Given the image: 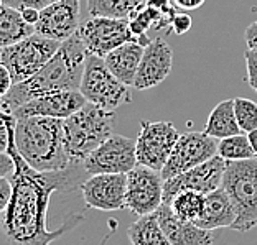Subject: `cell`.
<instances>
[{"label": "cell", "instance_id": "6da1fadb", "mask_svg": "<svg viewBox=\"0 0 257 245\" xmlns=\"http://www.w3.org/2000/svg\"><path fill=\"white\" fill-rule=\"evenodd\" d=\"M7 153L14 158L15 171L10 176L14 186L12 199L0 214V245H50L83 222L84 212H69L58 229L48 230L46 227L51 196L58 191L71 192L79 189L86 176H89L83 163L63 171L40 173L32 170L15 148L14 127ZM106 240L107 237L101 245Z\"/></svg>", "mask_w": 257, "mask_h": 245}, {"label": "cell", "instance_id": "7a4b0ae2", "mask_svg": "<svg viewBox=\"0 0 257 245\" xmlns=\"http://www.w3.org/2000/svg\"><path fill=\"white\" fill-rule=\"evenodd\" d=\"M87 51L79 33L64 40L55 56L37 74L12 86L7 96L0 99V110L12 115L32 99L56 91H79Z\"/></svg>", "mask_w": 257, "mask_h": 245}, {"label": "cell", "instance_id": "3957f363", "mask_svg": "<svg viewBox=\"0 0 257 245\" xmlns=\"http://www.w3.org/2000/svg\"><path fill=\"white\" fill-rule=\"evenodd\" d=\"M14 143L28 166L40 173L63 171L71 161L64 147L63 120L51 117L15 119Z\"/></svg>", "mask_w": 257, "mask_h": 245}, {"label": "cell", "instance_id": "277c9868", "mask_svg": "<svg viewBox=\"0 0 257 245\" xmlns=\"http://www.w3.org/2000/svg\"><path fill=\"white\" fill-rule=\"evenodd\" d=\"M114 133V112L86 102L79 110L63 120L66 153L74 163H83L86 156Z\"/></svg>", "mask_w": 257, "mask_h": 245}, {"label": "cell", "instance_id": "5b68a950", "mask_svg": "<svg viewBox=\"0 0 257 245\" xmlns=\"http://www.w3.org/2000/svg\"><path fill=\"white\" fill-rule=\"evenodd\" d=\"M221 186L236 211L231 230L246 234L257 227V156L242 161H226Z\"/></svg>", "mask_w": 257, "mask_h": 245}, {"label": "cell", "instance_id": "8992f818", "mask_svg": "<svg viewBox=\"0 0 257 245\" xmlns=\"http://www.w3.org/2000/svg\"><path fill=\"white\" fill-rule=\"evenodd\" d=\"M79 92L87 102L115 112L120 106L131 102V89L114 76L107 68L104 58L94 55L86 56L84 73L81 79Z\"/></svg>", "mask_w": 257, "mask_h": 245}, {"label": "cell", "instance_id": "52a82bcc", "mask_svg": "<svg viewBox=\"0 0 257 245\" xmlns=\"http://www.w3.org/2000/svg\"><path fill=\"white\" fill-rule=\"evenodd\" d=\"M61 42L33 33L22 42L0 50V63L9 69L14 84L37 74L55 56Z\"/></svg>", "mask_w": 257, "mask_h": 245}, {"label": "cell", "instance_id": "ba28073f", "mask_svg": "<svg viewBox=\"0 0 257 245\" xmlns=\"http://www.w3.org/2000/svg\"><path fill=\"white\" fill-rule=\"evenodd\" d=\"M180 133L172 122H140V130L136 138L137 165L162 171L172 155Z\"/></svg>", "mask_w": 257, "mask_h": 245}, {"label": "cell", "instance_id": "9c48e42d", "mask_svg": "<svg viewBox=\"0 0 257 245\" xmlns=\"http://www.w3.org/2000/svg\"><path fill=\"white\" fill-rule=\"evenodd\" d=\"M79 37L87 55L106 58L110 51L127 42H137L128 28L127 19L91 17L79 25Z\"/></svg>", "mask_w": 257, "mask_h": 245}, {"label": "cell", "instance_id": "30bf717a", "mask_svg": "<svg viewBox=\"0 0 257 245\" xmlns=\"http://www.w3.org/2000/svg\"><path fill=\"white\" fill-rule=\"evenodd\" d=\"M86 173L92 174H127L137 166L136 140L112 133L106 142L91 151L83 161Z\"/></svg>", "mask_w": 257, "mask_h": 245}, {"label": "cell", "instance_id": "8fae6325", "mask_svg": "<svg viewBox=\"0 0 257 245\" xmlns=\"http://www.w3.org/2000/svg\"><path fill=\"white\" fill-rule=\"evenodd\" d=\"M218 155V140L204 132H188L180 135L172 155L160 171L163 181L200 166Z\"/></svg>", "mask_w": 257, "mask_h": 245}, {"label": "cell", "instance_id": "7c38bea8", "mask_svg": "<svg viewBox=\"0 0 257 245\" xmlns=\"http://www.w3.org/2000/svg\"><path fill=\"white\" fill-rule=\"evenodd\" d=\"M163 204V178L160 171L137 165L127 173L125 209L137 217L157 212Z\"/></svg>", "mask_w": 257, "mask_h": 245}, {"label": "cell", "instance_id": "4fadbf2b", "mask_svg": "<svg viewBox=\"0 0 257 245\" xmlns=\"http://www.w3.org/2000/svg\"><path fill=\"white\" fill-rule=\"evenodd\" d=\"M226 171V160L216 155L200 166L185 171L178 176L163 181V204H170L172 199L182 191H196L208 194L223 184V176Z\"/></svg>", "mask_w": 257, "mask_h": 245}, {"label": "cell", "instance_id": "5bb4252c", "mask_svg": "<svg viewBox=\"0 0 257 245\" xmlns=\"http://www.w3.org/2000/svg\"><path fill=\"white\" fill-rule=\"evenodd\" d=\"M127 174H92L81 184V196L87 207L112 212L125 209Z\"/></svg>", "mask_w": 257, "mask_h": 245}, {"label": "cell", "instance_id": "9a60e30c", "mask_svg": "<svg viewBox=\"0 0 257 245\" xmlns=\"http://www.w3.org/2000/svg\"><path fill=\"white\" fill-rule=\"evenodd\" d=\"M79 0H55L40 10L35 33L64 42L79 30Z\"/></svg>", "mask_w": 257, "mask_h": 245}, {"label": "cell", "instance_id": "2e32d148", "mask_svg": "<svg viewBox=\"0 0 257 245\" xmlns=\"http://www.w3.org/2000/svg\"><path fill=\"white\" fill-rule=\"evenodd\" d=\"M87 101L79 91H56L38 96L15 110L14 119L23 117H51L64 120L79 110Z\"/></svg>", "mask_w": 257, "mask_h": 245}, {"label": "cell", "instance_id": "e0dca14e", "mask_svg": "<svg viewBox=\"0 0 257 245\" xmlns=\"http://www.w3.org/2000/svg\"><path fill=\"white\" fill-rule=\"evenodd\" d=\"M173 66V51L165 40L157 37L144 48L134 89L147 91L167 79Z\"/></svg>", "mask_w": 257, "mask_h": 245}, {"label": "cell", "instance_id": "ac0fdd59", "mask_svg": "<svg viewBox=\"0 0 257 245\" xmlns=\"http://www.w3.org/2000/svg\"><path fill=\"white\" fill-rule=\"evenodd\" d=\"M155 217L159 220L162 230L165 232L173 245H211L213 234L211 230L201 229L193 222H185L173 214L168 204H162L157 209Z\"/></svg>", "mask_w": 257, "mask_h": 245}, {"label": "cell", "instance_id": "d6986e66", "mask_svg": "<svg viewBox=\"0 0 257 245\" xmlns=\"http://www.w3.org/2000/svg\"><path fill=\"white\" fill-rule=\"evenodd\" d=\"M234 220H236V211L232 207V202L223 186L213 192H208L206 204H204V212L198 219L196 225L213 232L218 229H231Z\"/></svg>", "mask_w": 257, "mask_h": 245}, {"label": "cell", "instance_id": "ffe728a7", "mask_svg": "<svg viewBox=\"0 0 257 245\" xmlns=\"http://www.w3.org/2000/svg\"><path fill=\"white\" fill-rule=\"evenodd\" d=\"M144 48L145 46H142L139 42H127L120 45L119 48L112 50L104 58L107 68L114 73L115 78L128 87H132L134 81H136Z\"/></svg>", "mask_w": 257, "mask_h": 245}, {"label": "cell", "instance_id": "44dd1931", "mask_svg": "<svg viewBox=\"0 0 257 245\" xmlns=\"http://www.w3.org/2000/svg\"><path fill=\"white\" fill-rule=\"evenodd\" d=\"M203 132L216 140L237 135V133H244L241 132V128H239L237 119H236L234 99H226V101L219 102L218 106L211 110L206 124H204Z\"/></svg>", "mask_w": 257, "mask_h": 245}, {"label": "cell", "instance_id": "7402d4cb", "mask_svg": "<svg viewBox=\"0 0 257 245\" xmlns=\"http://www.w3.org/2000/svg\"><path fill=\"white\" fill-rule=\"evenodd\" d=\"M33 33L35 25H30L23 20L19 9L9 7V5L0 7V50L19 43Z\"/></svg>", "mask_w": 257, "mask_h": 245}, {"label": "cell", "instance_id": "603a6c76", "mask_svg": "<svg viewBox=\"0 0 257 245\" xmlns=\"http://www.w3.org/2000/svg\"><path fill=\"white\" fill-rule=\"evenodd\" d=\"M127 237L131 245H173L154 214L142 215L128 225Z\"/></svg>", "mask_w": 257, "mask_h": 245}, {"label": "cell", "instance_id": "cb8c5ba5", "mask_svg": "<svg viewBox=\"0 0 257 245\" xmlns=\"http://www.w3.org/2000/svg\"><path fill=\"white\" fill-rule=\"evenodd\" d=\"M147 0H87L91 17H110V19H131L142 10Z\"/></svg>", "mask_w": 257, "mask_h": 245}, {"label": "cell", "instance_id": "d4e9b609", "mask_svg": "<svg viewBox=\"0 0 257 245\" xmlns=\"http://www.w3.org/2000/svg\"><path fill=\"white\" fill-rule=\"evenodd\" d=\"M204 204H206V194L196 191H182L173 197L168 206L178 219L196 224L204 212Z\"/></svg>", "mask_w": 257, "mask_h": 245}, {"label": "cell", "instance_id": "484cf974", "mask_svg": "<svg viewBox=\"0 0 257 245\" xmlns=\"http://www.w3.org/2000/svg\"><path fill=\"white\" fill-rule=\"evenodd\" d=\"M218 155L226 161H242L255 158L254 148L246 133H237V135L221 138L218 142Z\"/></svg>", "mask_w": 257, "mask_h": 245}, {"label": "cell", "instance_id": "4316f807", "mask_svg": "<svg viewBox=\"0 0 257 245\" xmlns=\"http://www.w3.org/2000/svg\"><path fill=\"white\" fill-rule=\"evenodd\" d=\"M234 112L241 132L249 133L257 128V102L250 99L236 97L234 99Z\"/></svg>", "mask_w": 257, "mask_h": 245}, {"label": "cell", "instance_id": "83f0119b", "mask_svg": "<svg viewBox=\"0 0 257 245\" xmlns=\"http://www.w3.org/2000/svg\"><path fill=\"white\" fill-rule=\"evenodd\" d=\"M147 5L159 12L163 23H165L167 28L170 30L172 19L175 17V14H177V10H175L177 7H175V4L172 0H147Z\"/></svg>", "mask_w": 257, "mask_h": 245}, {"label": "cell", "instance_id": "f1b7e54d", "mask_svg": "<svg viewBox=\"0 0 257 245\" xmlns=\"http://www.w3.org/2000/svg\"><path fill=\"white\" fill-rule=\"evenodd\" d=\"M14 122H15L14 115L0 112V153H7Z\"/></svg>", "mask_w": 257, "mask_h": 245}, {"label": "cell", "instance_id": "f546056e", "mask_svg": "<svg viewBox=\"0 0 257 245\" xmlns=\"http://www.w3.org/2000/svg\"><path fill=\"white\" fill-rule=\"evenodd\" d=\"M244 60H246L247 66V76L246 83L257 92V50H249L244 53Z\"/></svg>", "mask_w": 257, "mask_h": 245}, {"label": "cell", "instance_id": "4dcf8cb0", "mask_svg": "<svg viewBox=\"0 0 257 245\" xmlns=\"http://www.w3.org/2000/svg\"><path fill=\"white\" fill-rule=\"evenodd\" d=\"M191 23H193L191 17L186 12H177L170 23V32L177 35H185L191 28Z\"/></svg>", "mask_w": 257, "mask_h": 245}, {"label": "cell", "instance_id": "1f68e13d", "mask_svg": "<svg viewBox=\"0 0 257 245\" xmlns=\"http://www.w3.org/2000/svg\"><path fill=\"white\" fill-rule=\"evenodd\" d=\"M4 5H9V7H14V9H27V7H33V9H38L42 10L46 5H50L51 2L55 0H2Z\"/></svg>", "mask_w": 257, "mask_h": 245}, {"label": "cell", "instance_id": "d6a6232c", "mask_svg": "<svg viewBox=\"0 0 257 245\" xmlns=\"http://www.w3.org/2000/svg\"><path fill=\"white\" fill-rule=\"evenodd\" d=\"M12 191H14L12 179L0 178V214H2L5 211V207L9 206V202L12 199Z\"/></svg>", "mask_w": 257, "mask_h": 245}, {"label": "cell", "instance_id": "836d02e7", "mask_svg": "<svg viewBox=\"0 0 257 245\" xmlns=\"http://www.w3.org/2000/svg\"><path fill=\"white\" fill-rule=\"evenodd\" d=\"M15 171V163L10 153H0V178H10Z\"/></svg>", "mask_w": 257, "mask_h": 245}, {"label": "cell", "instance_id": "e575fe53", "mask_svg": "<svg viewBox=\"0 0 257 245\" xmlns=\"http://www.w3.org/2000/svg\"><path fill=\"white\" fill-rule=\"evenodd\" d=\"M12 86H14V79H12L9 69L0 63V99L9 94Z\"/></svg>", "mask_w": 257, "mask_h": 245}, {"label": "cell", "instance_id": "d590c367", "mask_svg": "<svg viewBox=\"0 0 257 245\" xmlns=\"http://www.w3.org/2000/svg\"><path fill=\"white\" fill-rule=\"evenodd\" d=\"M246 43H247V48L249 50H257V20L252 22L250 25L246 28Z\"/></svg>", "mask_w": 257, "mask_h": 245}, {"label": "cell", "instance_id": "8d00e7d4", "mask_svg": "<svg viewBox=\"0 0 257 245\" xmlns=\"http://www.w3.org/2000/svg\"><path fill=\"white\" fill-rule=\"evenodd\" d=\"M175 7L180 10H196L206 2V0H172Z\"/></svg>", "mask_w": 257, "mask_h": 245}, {"label": "cell", "instance_id": "74e56055", "mask_svg": "<svg viewBox=\"0 0 257 245\" xmlns=\"http://www.w3.org/2000/svg\"><path fill=\"white\" fill-rule=\"evenodd\" d=\"M22 17L23 20L27 23H30V25H35V23L38 22L40 19V10L38 9H33V7H27V9H22Z\"/></svg>", "mask_w": 257, "mask_h": 245}, {"label": "cell", "instance_id": "f35d334b", "mask_svg": "<svg viewBox=\"0 0 257 245\" xmlns=\"http://www.w3.org/2000/svg\"><path fill=\"white\" fill-rule=\"evenodd\" d=\"M247 137H249L250 145H252V148H254V153H255V156H257V128H254L252 132H249V133H247Z\"/></svg>", "mask_w": 257, "mask_h": 245}]
</instances>
